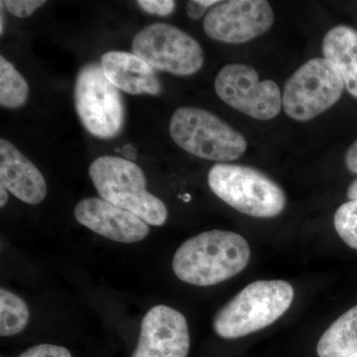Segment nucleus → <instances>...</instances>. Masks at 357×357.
<instances>
[{
	"label": "nucleus",
	"mask_w": 357,
	"mask_h": 357,
	"mask_svg": "<svg viewBox=\"0 0 357 357\" xmlns=\"http://www.w3.org/2000/svg\"><path fill=\"white\" fill-rule=\"evenodd\" d=\"M250 248L236 232L213 229L185 241L174 255L176 276L195 286L229 280L248 266Z\"/></svg>",
	"instance_id": "obj_1"
},
{
	"label": "nucleus",
	"mask_w": 357,
	"mask_h": 357,
	"mask_svg": "<svg viewBox=\"0 0 357 357\" xmlns=\"http://www.w3.org/2000/svg\"><path fill=\"white\" fill-rule=\"evenodd\" d=\"M294 289L282 280L249 284L218 311L213 330L222 338L245 337L272 325L291 307Z\"/></svg>",
	"instance_id": "obj_2"
},
{
	"label": "nucleus",
	"mask_w": 357,
	"mask_h": 357,
	"mask_svg": "<svg viewBox=\"0 0 357 357\" xmlns=\"http://www.w3.org/2000/svg\"><path fill=\"white\" fill-rule=\"evenodd\" d=\"M89 174L100 198L130 211L147 225L161 227L166 222L165 204L147 191L144 172L130 160L100 156L91 164Z\"/></svg>",
	"instance_id": "obj_3"
},
{
	"label": "nucleus",
	"mask_w": 357,
	"mask_h": 357,
	"mask_svg": "<svg viewBox=\"0 0 357 357\" xmlns=\"http://www.w3.org/2000/svg\"><path fill=\"white\" fill-rule=\"evenodd\" d=\"M208 181L215 196L244 215L275 218L285 208V192L280 185L252 167L215 164Z\"/></svg>",
	"instance_id": "obj_4"
},
{
	"label": "nucleus",
	"mask_w": 357,
	"mask_h": 357,
	"mask_svg": "<svg viewBox=\"0 0 357 357\" xmlns=\"http://www.w3.org/2000/svg\"><path fill=\"white\" fill-rule=\"evenodd\" d=\"M170 135L188 153L210 161H234L248 149L243 135L199 107H178L171 117Z\"/></svg>",
	"instance_id": "obj_5"
},
{
	"label": "nucleus",
	"mask_w": 357,
	"mask_h": 357,
	"mask_svg": "<svg viewBox=\"0 0 357 357\" xmlns=\"http://www.w3.org/2000/svg\"><path fill=\"white\" fill-rule=\"evenodd\" d=\"M75 107L86 130L100 139H112L121 132L126 109L121 91L110 83L102 66L89 63L77 73Z\"/></svg>",
	"instance_id": "obj_6"
},
{
	"label": "nucleus",
	"mask_w": 357,
	"mask_h": 357,
	"mask_svg": "<svg viewBox=\"0 0 357 357\" xmlns=\"http://www.w3.org/2000/svg\"><path fill=\"white\" fill-rule=\"evenodd\" d=\"M344 88L333 63L325 58L311 59L286 82L282 107L294 121H311L335 105Z\"/></svg>",
	"instance_id": "obj_7"
},
{
	"label": "nucleus",
	"mask_w": 357,
	"mask_h": 357,
	"mask_svg": "<svg viewBox=\"0 0 357 357\" xmlns=\"http://www.w3.org/2000/svg\"><path fill=\"white\" fill-rule=\"evenodd\" d=\"M132 53L154 70L191 76L204 65V51L191 35L166 23L143 28L132 40Z\"/></svg>",
	"instance_id": "obj_8"
},
{
	"label": "nucleus",
	"mask_w": 357,
	"mask_h": 357,
	"mask_svg": "<svg viewBox=\"0 0 357 357\" xmlns=\"http://www.w3.org/2000/svg\"><path fill=\"white\" fill-rule=\"evenodd\" d=\"M217 95L243 114L258 119L270 121L280 114L282 93L273 81H260L252 67L243 64L225 66L215 81Z\"/></svg>",
	"instance_id": "obj_9"
},
{
	"label": "nucleus",
	"mask_w": 357,
	"mask_h": 357,
	"mask_svg": "<svg viewBox=\"0 0 357 357\" xmlns=\"http://www.w3.org/2000/svg\"><path fill=\"white\" fill-rule=\"evenodd\" d=\"M274 23V13L264 0H230L213 7L204 20L211 39L243 44L264 34Z\"/></svg>",
	"instance_id": "obj_10"
},
{
	"label": "nucleus",
	"mask_w": 357,
	"mask_h": 357,
	"mask_svg": "<svg viewBox=\"0 0 357 357\" xmlns=\"http://www.w3.org/2000/svg\"><path fill=\"white\" fill-rule=\"evenodd\" d=\"M187 319L173 307L159 305L145 314L132 357H188Z\"/></svg>",
	"instance_id": "obj_11"
},
{
	"label": "nucleus",
	"mask_w": 357,
	"mask_h": 357,
	"mask_svg": "<svg viewBox=\"0 0 357 357\" xmlns=\"http://www.w3.org/2000/svg\"><path fill=\"white\" fill-rule=\"evenodd\" d=\"M74 215L84 227L116 243H139L150 231L147 223L137 215L96 197L79 201Z\"/></svg>",
	"instance_id": "obj_12"
},
{
	"label": "nucleus",
	"mask_w": 357,
	"mask_h": 357,
	"mask_svg": "<svg viewBox=\"0 0 357 357\" xmlns=\"http://www.w3.org/2000/svg\"><path fill=\"white\" fill-rule=\"evenodd\" d=\"M0 183L14 197L29 204H38L47 195L44 176L13 143L0 140Z\"/></svg>",
	"instance_id": "obj_13"
},
{
	"label": "nucleus",
	"mask_w": 357,
	"mask_h": 357,
	"mask_svg": "<svg viewBox=\"0 0 357 357\" xmlns=\"http://www.w3.org/2000/svg\"><path fill=\"white\" fill-rule=\"evenodd\" d=\"M100 66L107 79L119 91L133 96L161 93V83L153 68L132 52H107L102 56Z\"/></svg>",
	"instance_id": "obj_14"
},
{
	"label": "nucleus",
	"mask_w": 357,
	"mask_h": 357,
	"mask_svg": "<svg viewBox=\"0 0 357 357\" xmlns=\"http://www.w3.org/2000/svg\"><path fill=\"white\" fill-rule=\"evenodd\" d=\"M323 54L337 68L344 86L357 98V32L347 25L332 28L324 37Z\"/></svg>",
	"instance_id": "obj_15"
},
{
	"label": "nucleus",
	"mask_w": 357,
	"mask_h": 357,
	"mask_svg": "<svg viewBox=\"0 0 357 357\" xmlns=\"http://www.w3.org/2000/svg\"><path fill=\"white\" fill-rule=\"evenodd\" d=\"M319 357H345L357 354V306L351 307L321 335Z\"/></svg>",
	"instance_id": "obj_16"
},
{
	"label": "nucleus",
	"mask_w": 357,
	"mask_h": 357,
	"mask_svg": "<svg viewBox=\"0 0 357 357\" xmlns=\"http://www.w3.org/2000/svg\"><path fill=\"white\" fill-rule=\"evenodd\" d=\"M30 312L24 301L15 294L0 290V335L11 337L22 332L29 323Z\"/></svg>",
	"instance_id": "obj_17"
},
{
	"label": "nucleus",
	"mask_w": 357,
	"mask_h": 357,
	"mask_svg": "<svg viewBox=\"0 0 357 357\" xmlns=\"http://www.w3.org/2000/svg\"><path fill=\"white\" fill-rule=\"evenodd\" d=\"M29 86L22 75L3 56L0 57V105L18 109L27 102Z\"/></svg>",
	"instance_id": "obj_18"
},
{
	"label": "nucleus",
	"mask_w": 357,
	"mask_h": 357,
	"mask_svg": "<svg viewBox=\"0 0 357 357\" xmlns=\"http://www.w3.org/2000/svg\"><path fill=\"white\" fill-rule=\"evenodd\" d=\"M333 225L340 238L357 250V201L342 204L333 218Z\"/></svg>",
	"instance_id": "obj_19"
},
{
	"label": "nucleus",
	"mask_w": 357,
	"mask_h": 357,
	"mask_svg": "<svg viewBox=\"0 0 357 357\" xmlns=\"http://www.w3.org/2000/svg\"><path fill=\"white\" fill-rule=\"evenodd\" d=\"M4 6L13 15L18 18H25L32 15L39 7L43 6L44 0H6Z\"/></svg>",
	"instance_id": "obj_20"
},
{
	"label": "nucleus",
	"mask_w": 357,
	"mask_h": 357,
	"mask_svg": "<svg viewBox=\"0 0 357 357\" xmlns=\"http://www.w3.org/2000/svg\"><path fill=\"white\" fill-rule=\"evenodd\" d=\"M18 357H72V354L61 345L45 344L30 347Z\"/></svg>",
	"instance_id": "obj_21"
},
{
	"label": "nucleus",
	"mask_w": 357,
	"mask_h": 357,
	"mask_svg": "<svg viewBox=\"0 0 357 357\" xmlns=\"http://www.w3.org/2000/svg\"><path fill=\"white\" fill-rule=\"evenodd\" d=\"M137 4L147 13L158 16L170 15L176 6V2L173 0H139Z\"/></svg>",
	"instance_id": "obj_22"
},
{
	"label": "nucleus",
	"mask_w": 357,
	"mask_h": 357,
	"mask_svg": "<svg viewBox=\"0 0 357 357\" xmlns=\"http://www.w3.org/2000/svg\"><path fill=\"white\" fill-rule=\"evenodd\" d=\"M345 166L351 173L357 174V140L345 154Z\"/></svg>",
	"instance_id": "obj_23"
},
{
	"label": "nucleus",
	"mask_w": 357,
	"mask_h": 357,
	"mask_svg": "<svg viewBox=\"0 0 357 357\" xmlns=\"http://www.w3.org/2000/svg\"><path fill=\"white\" fill-rule=\"evenodd\" d=\"M206 9V7L202 6L199 0H195V1H190L189 3H188L187 13L190 18L197 20L203 16Z\"/></svg>",
	"instance_id": "obj_24"
},
{
	"label": "nucleus",
	"mask_w": 357,
	"mask_h": 357,
	"mask_svg": "<svg viewBox=\"0 0 357 357\" xmlns=\"http://www.w3.org/2000/svg\"><path fill=\"white\" fill-rule=\"evenodd\" d=\"M347 197L351 201H357V178L347 189Z\"/></svg>",
	"instance_id": "obj_25"
},
{
	"label": "nucleus",
	"mask_w": 357,
	"mask_h": 357,
	"mask_svg": "<svg viewBox=\"0 0 357 357\" xmlns=\"http://www.w3.org/2000/svg\"><path fill=\"white\" fill-rule=\"evenodd\" d=\"M0 198H1L0 199V206L4 208L7 202H8V192H7V190L3 185H0Z\"/></svg>",
	"instance_id": "obj_26"
},
{
	"label": "nucleus",
	"mask_w": 357,
	"mask_h": 357,
	"mask_svg": "<svg viewBox=\"0 0 357 357\" xmlns=\"http://www.w3.org/2000/svg\"><path fill=\"white\" fill-rule=\"evenodd\" d=\"M3 2L1 1V25H0V32H1V35L3 34V29H4V18H3Z\"/></svg>",
	"instance_id": "obj_27"
},
{
	"label": "nucleus",
	"mask_w": 357,
	"mask_h": 357,
	"mask_svg": "<svg viewBox=\"0 0 357 357\" xmlns=\"http://www.w3.org/2000/svg\"><path fill=\"white\" fill-rule=\"evenodd\" d=\"M345 357H357V354H351V356H345Z\"/></svg>",
	"instance_id": "obj_28"
}]
</instances>
